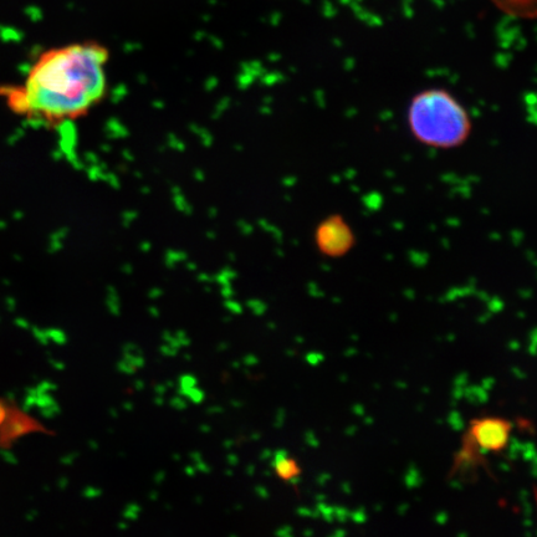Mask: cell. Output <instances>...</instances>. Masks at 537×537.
<instances>
[{
    "label": "cell",
    "mask_w": 537,
    "mask_h": 537,
    "mask_svg": "<svg viewBox=\"0 0 537 537\" xmlns=\"http://www.w3.org/2000/svg\"><path fill=\"white\" fill-rule=\"evenodd\" d=\"M110 49L96 40L49 48L30 65L23 84L0 86L13 114L55 127L83 119L109 90Z\"/></svg>",
    "instance_id": "obj_1"
},
{
    "label": "cell",
    "mask_w": 537,
    "mask_h": 537,
    "mask_svg": "<svg viewBox=\"0 0 537 537\" xmlns=\"http://www.w3.org/2000/svg\"><path fill=\"white\" fill-rule=\"evenodd\" d=\"M408 125L414 137L434 148H454L469 137L472 124L468 112L446 90H424L413 97Z\"/></svg>",
    "instance_id": "obj_2"
},
{
    "label": "cell",
    "mask_w": 537,
    "mask_h": 537,
    "mask_svg": "<svg viewBox=\"0 0 537 537\" xmlns=\"http://www.w3.org/2000/svg\"><path fill=\"white\" fill-rule=\"evenodd\" d=\"M513 426L499 417L477 418L470 423L469 436L485 452L499 453L508 446Z\"/></svg>",
    "instance_id": "obj_3"
},
{
    "label": "cell",
    "mask_w": 537,
    "mask_h": 537,
    "mask_svg": "<svg viewBox=\"0 0 537 537\" xmlns=\"http://www.w3.org/2000/svg\"><path fill=\"white\" fill-rule=\"evenodd\" d=\"M316 242L322 253L329 257H342L354 247L355 235L345 219L330 217L317 228Z\"/></svg>",
    "instance_id": "obj_4"
},
{
    "label": "cell",
    "mask_w": 537,
    "mask_h": 537,
    "mask_svg": "<svg viewBox=\"0 0 537 537\" xmlns=\"http://www.w3.org/2000/svg\"><path fill=\"white\" fill-rule=\"evenodd\" d=\"M37 432L48 434V436L53 434L37 419L30 417L29 414L23 412L15 404L10 403L8 416L0 426V448H12L19 438Z\"/></svg>",
    "instance_id": "obj_5"
},
{
    "label": "cell",
    "mask_w": 537,
    "mask_h": 537,
    "mask_svg": "<svg viewBox=\"0 0 537 537\" xmlns=\"http://www.w3.org/2000/svg\"><path fill=\"white\" fill-rule=\"evenodd\" d=\"M501 12L519 19H537V0H490Z\"/></svg>",
    "instance_id": "obj_6"
},
{
    "label": "cell",
    "mask_w": 537,
    "mask_h": 537,
    "mask_svg": "<svg viewBox=\"0 0 537 537\" xmlns=\"http://www.w3.org/2000/svg\"><path fill=\"white\" fill-rule=\"evenodd\" d=\"M288 455V450H275L273 457H271L273 458L271 465H273V468L276 470V473L280 475V477L290 480L291 478L296 477V474H298V469H296L295 463L288 459Z\"/></svg>",
    "instance_id": "obj_7"
},
{
    "label": "cell",
    "mask_w": 537,
    "mask_h": 537,
    "mask_svg": "<svg viewBox=\"0 0 537 537\" xmlns=\"http://www.w3.org/2000/svg\"><path fill=\"white\" fill-rule=\"evenodd\" d=\"M179 387L177 392L179 396L186 397L187 392L198 386V380L192 375H183L178 378Z\"/></svg>",
    "instance_id": "obj_8"
},
{
    "label": "cell",
    "mask_w": 537,
    "mask_h": 537,
    "mask_svg": "<svg viewBox=\"0 0 537 537\" xmlns=\"http://www.w3.org/2000/svg\"><path fill=\"white\" fill-rule=\"evenodd\" d=\"M247 306L255 316H263L268 310V306L260 300H249Z\"/></svg>",
    "instance_id": "obj_9"
},
{
    "label": "cell",
    "mask_w": 537,
    "mask_h": 537,
    "mask_svg": "<svg viewBox=\"0 0 537 537\" xmlns=\"http://www.w3.org/2000/svg\"><path fill=\"white\" fill-rule=\"evenodd\" d=\"M184 398H188V400L194 404H199L204 401L206 395H204V392L201 390V388L194 387L192 390L187 392V395Z\"/></svg>",
    "instance_id": "obj_10"
},
{
    "label": "cell",
    "mask_w": 537,
    "mask_h": 537,
    "mask_svg": "<svg viewBox=\"0 0 537 537\" xmlns=\"http://www.w3.org/2000/svg\"><path fill=\"white\" fill-rule=\"evenodd\" d=\"M141 513V506L138 504H130L124 511V518L126 520L135 521L138 519V515Z\"/></svg>",
    "instance_id": "obj_11"
},
{
    "label": "cell",
    "mask_w": 537,
    "mask_h": 537,
    "mask_svg": "<svg viewBox=\"0 0 537 537\" xmlns=\"http://www.w3.org/2000/svg\"><path fill=\"white\" fill-rule=\"evenodd\" d=\"M117 367H119L120 372L126 373V375H134V373L137 371V367L134 365V363L126 360V358H122V361L119 362Z\"/></svg>",
    "instance_id": "obj_12"
},
{
    "label": "cell",
    "mask_w": 537,
    "mask_h": 537,
    "mask_svg": "<svg viewBox=\"0 0 537 537\" xmlns=\"http://www.w3.org/2000/svg\"><path fill=\"white\" fill-rule=\"evenodd\" d=\"M162 339L165 341V344L171 345L172 347H175L177 350H181L182 347L179 345L178 340L176 339V336L172 334V332L166 330L162 334Z\"/></svg>",
    "instance_id": "obj_13"
},
{
    "label": "cell",
    "mask_w": 537,
    "mask_h": 537,
    "mask_svg": "<svg viewBox=\"0 0 537 537\" xmlns=\"http://www.w3.org/2000/svg\"><path fill=\"white\" fill-rule=\"evenodd\" d=\"M170 406L177 409V411H184V409H187L188 403L184 400V397L177 396L172 398Z\"/></svg>",
    "instance_id": "obj_14"
},
{
    "label": "cell",
    "mask_w": 537,
    "mask_h": 537,
    "mask_svg": "<svg viewBox=\"0 0 537 537\" xmlns=\"http://www.w3.org/2000/svg\"><path fill=\"white\" fill-rule=\"evenodd\" d=\"M285 418H286L285 408L281 407V408L278 409V412H276L274 427L276 429L283 428L284 423H285Z\"/></svg>",
    "instance_id": "obj_15"
},
{
    "label": "cell",
    "mask_w": 537,
    "mask_h": 537,
    "mask_svg": "<svg viewBox=\"0 0 537 537\" xmlns=\"http://www.w3.org/2000/svg\"><path fill=\"white\" fill-rule=\"evenodd\" d=\"M224 306L232 314H235V315L243 314L242 306H240V304L238 303H235V301L233 300L228 299L227 301H225Z\"/></svg>",
    "instance_id": "obj_16"
},
{
    "label": "cell",
    "mask_w": 537,
    "mask_h": 537,
    "mask_svg": "<svg viewBox=\"0 0 537 537\" xmlns=\"http://www.w3.org/2000/svg\"><path fill=\"white\" fill-rule=\"evenodd\" d=\"M175 336L181 347H188L189 345H191V339H189L188 335L186 334V331L178 330L176 331Z\"/></svg>",
    "instance_id": "obj_17"
},
{
    "label": "cell",
    "mask_w": 537,
    "mask_h": 537,
    "mask_svg": "<svg viewBox=\"0 0 537 537\" xmlns=\"http://www.w3.org/2000/svg\"><path fill=\"white\" fill-rule=\"evenodd\" d=\"M160 352L166 357H176L179 350L175 349V347H172L171 345L165 344L160 347Z\"/></svg>",
    "instance_id": "obj_18"
},
{
    "label": "cell",
    "mask_w": 537,
    "mask_h": 537,
    "mask_svg": "<svg viewBox=\"0 0 537 537\" xmlns=\"http://www.w3.org/2000/svg\"><path fill=\"white\" fill-rule=\"evenodd\" d=\"M9 404V402L4 401L2 400V398H0V426H2L5 421V418H7L8 416Z\"/></svg>",
    "instance_id": "obj_19"
},
{
    "label": "cell",
    "mask_w": 537,
    "mask_h": 537,
    "mask_svg": "<svg viewBox=\"0 0 537 537\" xmlns=\"http://www.w3.org/2000/svg\"><path fill=\"white\" fill-rule=\"evenodd\" d=\"M142 350L135 344H126L124 346V355H141Z\"/></svg>",
    "instance_id": "obj_20"
},
{
    "label": "cell",
    "mask_w": 537,
    "mask_h": 537,
    "mask_svg": "<svg viewBox=\"0 0 537 537\" xmlns=\"http://www.w3.org/2000/svg\"><path fill=\"white\" fill-rule=\"evenodd\" d=\"M243 363L247 367H254L258 365L259 358L255 355H247L243 358Z\"/></svg>",
    "instance_id": "obj_21"
},
{
    "label": "cell",
    "mask_w": 537,
    "mask_h": 537,
    "mask_svg": "<svg viewBox=\"0 0 537 537\" xmlns=\"http://www.w3.org/2000/svg\"><path fill=\"white\" fill-rule=\"evenodd\" d=\"M275 535L279 537H291L293 536V528L291 526H283V528L275 531Z\"/></svg>",
    "instance_id": "obj_22"
},
{
    "label": "cell",
    "mask_w": 537,
    "mask_h": 537,
    "mask_svg": "<svg viewBox=\"0 0 537 537\" xmlns=\"http://www.w3.org/2000/svg\"><path fill=\"white\" fill-rule=\"evenodd\" d=\"M305 439L306 443H308L310 447L316 448L317 446H319V442H317V439L313 432H306Z\"/></svg>",
    "instance_id": "obj_23"
},
{
    "label": "cell",
    "mask_w": 537,
    "mask_h": 537,
    "mask_svg": "<svg viewBox=\"0 0 537 537\" xmlns=\"http://www.w3.org/2000/svg\"><path fill=\"white\" fill-rule=\"evenodd\" d=\"M194 467H196L197 472L199 473L208 474L212 472L211 467H209L208 464L204 463L203 460H201V462L196 463Z\"/></svg>",
    "instance_id": "obj_24"
},
{
    "label": "cell",
    "mask_w": 537,
    "mask_h": 537,
    "mask_svg": "<svg viewBox=\"0 0 537 537\" xmlns=\"http://www.w3.org/2000/svg\"><path fill=\"white\" fill-rule=\"evenodd\" d=\"M322 358L324 357H322L321 355L310 354L306 356V361H308L310 365L316 366L317 363H320L322 361Z\"/></svg>",
    "instance_id": "obj_25"
},
{
    "label": "cell",
    "mask_w": 537,
    "mask_h": 537,
    "mask_svg": "<svg viewBox=\"0 0 537 537\" xmlns=\"http://www.w3.org/2000/svg\"><path fill=\"white\" fill-rule=\"evenodd\" d=\"M255 493L259 496L260 499L267 500L269 499V492L267 488L264 487H257L255 488Z\"/></svg>",
    "instance_id": "obj_26"
},
{
    "label": "cell",
    "mask_w": 537,
    "mask_h": 537,
    "mask_svg": "<svg viewBox=\"0 0 537 537\" xmlns=\"http://www.w3.org/2000/svg\"><path fill=\"white\" fill-rule=\"evenodd\" d=\"M227 462L230 465V467H232V468L237 467V465H239L238 455L229 454L228 457H227Z\"/></svg>",
    "instance_id": "obj_27"
},
{
    "label": "cell",
    "mask_w": 537,
    "mask_h": 537,
    "mask_svg": "<svg viewBox=\"0 0 537 537\" xmlns=\"http://www.w3.org/2000/svg\"><path fill=\"white\" fill-rule=\"evenodd\" d=\"M165 479H166V472H163V470H160V472H157L155 475V478H153L156 484H161L165 482Z\"/></svg>",
    "instance_id": "obj_28"
},
{
    "label": "cell",
    "mask_w": 537,
    "mask_h": 537,
    "mask_svg": "<svg viewBox=\"0 0 537 537\" xmlns=\"http://www.w3.org/2000/svg\"><path fill=\"white\" fill-rule=\"evenodd\" d=\"M184 473H186L189 478H194L196 477L197 469L196 467H193V465H189V467L184 468Z\"/></svg>",
    "instance_id": "obj_29"
},
{
    "label": "cell",
    "mask_w": 537,
    "mask_h": 537,
    "mask_svg": "<svg viewBox=\"0 0 537 537\" xmlns=\"http://www.w3.org/2000/svg\"><path fill=\"white\" fill-rule=\"evenodd\" d=\"M271 457H273V453L269 449H264L262 454H260V460H263V462H267Z\"/></svg>",
    "instance_id": "obj_30"
},
{
    "label": "cell",
    "mask_w": 537,
    "mask_h": 537,
    "mask_svg": "<svg viewBox=\"0 0 537 537\" xmlns=\"http://www.w3.org/2000/svg\"><path fill=\"white\" fill-rule=\"evenodd\" d=\"M167 391L166 385H157L155 388L156 395L165 396Z\"/></svg>",
    "instance_id": "obj_31"
},
{
    "label": "cell",
    "mask_w": 537,
    "mask_h": 537,
    "mask_svg": "<svg viewBox=\"0 0 537 537\" xmlns=\"http://www.w3.org/2000/svg\"><path fill=\"white\" fill-rule=\"evenodd\" d=\"M189 458H191L194 463H198V462H201V460H203L202 454L199 452H192L191 454H189Z\"/></svg>",
    "instance_id": "obj_32"
},
{
    "label": "cell",
    "mask_w": 537,
    "mask_h": 537,
    "mask_svg": "<svg viewBox=\"0 0 537 537\" xmlns=\"http://www.w3.org/2000/svg\"><path fill=\"white\" fill-rule=\"evenodd\" d=\"M298 514L300 516H303V518H308V516H316L315 514L311 513L309 509H306V508L298 509Z\"/></svg>",
    "instance_id": "obj_33"
},
{
    "label": "cell",
    "mask_w": 537,
    "mask_h": 537,
    "mask_svg": "<svg viewBox=\"0 0 537 537\" xmlns=\"http://www.w3.org/2000/svg\"><path fill=\"white\" fill-rule=\"evenodd\" d=\"M148 313L153 317V319H158L161 316L160 309L157 308H148Z\"/></svg>",
    "instance_id": "obj_34"
},
{
    "label": "cell",
    "mask_w": 537,
    "mask_h": 537,
    "mask_svg": "<svg viewBox=\"0 0 537 537\" xmlns=\"http://www.w3.org/2000/svg\"><path fill=\"white\" fill-rule=\"evenodd\" d=\"M224 409L222 407H219V406H213L211 408H208V413L209 414H219V413H223Z\"/></svg>",
    "instance_id": "obj_35"
},
{
    "label": "cell",
    "mask_w": 537,
    "mask_h": 537,
    "mask_svg": "<svg viewBox=\"0 0 537 537\" xmlns=\"http://www.w3.org/2000/svg\"><path fill=\"white\" fill-rule=\"evenodd\" d=\"M134 387H135L136 391H143V390H145V382H143L141 380H137L134 383Z\"/></svg>",
    "instance_id": "obj_36"
},
{
    "label": "cell",
    "mask_w": 537,
    "mask_h": 537,
    "mask_svg": "<svg viewBox=\"0 0 537 537\" xmlns=\"http://www.w3.org/2000/svg\"><path fill=\"white\" fill-rule=\"evenodd\" d=\"M212 428L211 426H208V424H202V426H199V432H202L204 434L211 433Z\"/></svg>",
    "instance_id": "obj_37"
},
{
    "label": "cell",
    "mask_w": 537,
    "mask_h": 537,
    "mask_svg": "<svg viewBox=\"0 0 537 537\" xmlns=\"http://www.w3.org/2000/svg\"><path fill=\"white\" fill-rule=\"evenodd\" d=\"M155 404L157 407H162L165 404V397L156 395Z\"/></svg>",
    "instance_id": "obj_38"
},
{
    "label": "cell",
    "mask_w": 537,
    "mask_h": 537,
    "mask_svg": "<svg viewBox=\"0 0 537 537\" xmlns=\"http://www.w3.org/2000/svg\"><path fill=\"white\" fill-rule=\"evenodd\" d=\"M229 349V344L227 342H221V344L218 345L217 350L219 352L227 351Z\"/></svg>",
    "instance_id": "obj_39"
},
{
    "label": "cell",
    "mask_w": 537,
    "mask_h": 537,
    "mask_svg": "<svg viewBox=\"0 0 537 537\" xmlns=\"http://www.w3.org/2000/svg\"><path fill=\"white\" fill-rule=\"evenodd\" d=\"M233 446H234V442H233V441H229V439H227V441H225V442L223 443V448H224V449H227V450L232 449Z\"/></svg>",
    "instance_id": "obj_40"
},
{
    "label": "cell",
    "mask_w": 537,
    "mask_h": 537,
    "mask_svg": "<svg viewBox=\"0 0 537 537\" xmlns=\"http://www.w3.org/2000/svg\"><path fill=\"white\" fill-rule=\"evenodd\" d=\"M100 494L101 492H99V490L89 489V492L86 495L91 496V498H96V496H99Z\"/></svg>",
    "instance_id": "obj_41"
},
{
    "label": "cell",
    "mask_w": 537,
    "mask_h": 537,
    "mask_svg": "<svg viewBox=\"0 0 537 537\" xmlns=\"http://www.w3.org/2000/svg\"><path fill=\"white\" fill-rule=\"evenodd\" d=\"M158 498H160V494H158L157 492H151L150 494H148V499H150L151 501H156Z\"/></svg>",
    "instance_id": "obj_42"
},
{
    "label": "cell",
    "mask_w": 537,
    "mask_h": 537,
    "mask_svg": "<svg viewBox=\"0 0 537 537\" xmlns=\"http://www.w3.org/2000/svg\"><path fill=\"white\" fill-rule=\"evenodd\" d=\"M230 404H232V407L235 409H239L243 407V403L237 400H233L232 402H230Z\"/></svg>",
    "instance_id": "obj_43"
},
{
    "label": "cell",
    "mask_w": 537,
    "mask_h": 537,
    "mask_svg": "<svg viewBox=\"0 0 537 537\" xmlns=\"http://www.w3.org/2000/svg\"><path fill=\"white\" fill-rule=\"evenodd\" d=\"M247 474L249 475V477H253V475L255 474V467H254V465H248V467H247Z\"/></svg>",
    "instance_id": "obj_44"
},
{
    "label": "cell",
    "mask_w": 537,
    "mask_h": 537,
    "mask_svg": "<svg viewBox=\"0 0 537 537\" xmlns=\"http://www.w3.org/2000/svg\"><path fill=\"white\" fill-rule=\"evenodd\" d=\"M260 437H262V434L255 432L252 434V436H250V439H252L254 442H257L260 441Z\"/></svg>",
    "instance_id": "obj_45"
},
{
    "label": "cell",
    "mask_w": 537,
    "mask_h": 537,
    "mask_svg": "<svg viewBox=\"0 0 537 537\" xmlns=\"http://www.w3.org/2000/svg\"><path fill=\"white\" fill-rule=\"evenodd\" d=\"M125 411H134V404L131 402L124 403Z\"/></svg>",
    "instance_id": "obj_46"
},
{
    "label": "cell",
    "mask_w": 537,
    "mask_h": 537,
    "mask_svg": "<svg viewBox=\"0 0 537 537\" xmlns=\"http://www.w3.org/2000/svg\"><path fill=\"white\" fill-rule=\"evenodd\" d=\"M268 329H270L271 331H275L276 329H278V326H276V324H274V322H268Z\"/></svg>",
    "instance_id": "obj_47"
},
{
    "label": "cell",
    "mask_w": 537,
    "mask_h": 537,
    "mask_svg": "<svg viewBox=\"0 0 537 537\" xmlns=\"http://www.w3.org/2000/svg\"><path fill=\"white\" fill-rule=\"evenodd\" d=\"M232 367L234 368V370H239V368L242 367V363H240L239 361H234L232 363Z\"/></svg>",
    "instance_id": "obj_48"
},
{
    "label": "cell",
    "mask_w": 537,
    "mask_h": 537,
    "mask_svg": "<svg viewBox=\"0 0 537 537\" xmlns=\"http://www.w3.org/2000/svg\"><path fill=\"white\" fill-rule=\"evenodd\" d=\"M181 454H173V460H175V462H181Z\"/></svg>",
    "instance_id": "obj_49"
},
{
    "label": "cell",
    "mask_w": 537,
    "mask_h": 537,
    "mask_svg": "<svg viewBox=\"0 0 537 537\" xmlns=\"http://www.w3.org/2000/svg\"><path fill=\"white\" fill-rule=\"evenodd\" d=\"M165 385L167 388H175V383L172 381H166Z\"/></svg>",
    "instance_id": "obj_50"
},
{
    "label": "cell",
    "mask_w": 537,
    "mask_h": 537,
    "mask_svg": "<svg viewBox=\"0 0 537 537\" xmlns=\"http://www.w3.org/2000/svg\"><path fill=\"white\" fill-rule=\"evenodd\" d=\"M127 528H129V525L125 524V523H121L119 524V529L121 530H127Z\"/></svg>",
    "instance_id": "obj_51"
},
{
    "label": "cell",
    "mask_w": 537,
    "mask_h": 537,
    "mask_svg": "<svg viewBox=\"0 0 537 537\" xmlns=\"http://www.w3.org/2000/svg\"><path fill=\"white\" fill-rule=\"evenodd\" d=\"M110 412L112 414V417H114V418L119 417V413H117L114 408H112Z\"/></svg>",
    "instance_id": "obj_52"
},
{
    "label": "cell",
    "mask_w": 537,
    "mask_h": 537,
    "mask_svg": "<svg viewBox=\"0 0 537 537\" xmlns=\"http://www.w3.org/2000/svg\"><path fill=\"white\" fill-rule=\"evenodd\" d=\"M263 474H264V477H265V478H270V477H271V472H270V470H265V472H264Z\"/></svg>",
    "instance_id": "obj_53"
},
{
    "label": "cell",
    "mask_w": 537,
    "mask_h": 537,
    "mask_svg": "<svg viewBox=\"0 0 537 537\" xmlns=\"http://www.w3.org/2000/svg\"><path fill=\"white\" fill-rule=\"evenodd\" d=\"M158 295H161V293H158V291H155V293L151 294V298L156 299Z\"/></svg>",
    "instance_id": "obj_54"
},
{
    "label": "cell",
    "mask_w": 537,
    "mask_h": 537,
    "mask_svg": "<svg viewBox=\"0 0 537 537\" xmlns=\"http://www.w3.org/2000/svg\"><path fill=\"white\" fill-rule=\"evenodd\" d=\"M183 357H184V360H186V361H191V360H192V356H191V355L186 354V355H184Z\"/></svg>",
    "instance_id": "obj_55"
},
{
    "label": "cell",
    "mask_w": 537,
    "mask_h": 537,
    "mask_svg": "<svg viewBox=\"0 0 537 537\" xmlns=\"http://www.w3.org/2000/svg\"><path fill=\"white\" fill-rule=\"evenodd\" d=\"M225 475H227V477H233L232 470H227V472H225Z\"/></svg>",
    "instance_id": "obj_56"
},
{
    "label": "cell",
    "mask_w": 537,
    "mask_h": 537,
    "mask_svg": "<svg viewBox=\"0 0 537 537\" xmlns=\"http://www.w3.org/2000/svg\"><path fill=\"white\" fill-rule=\"evenodd\" d=\"M286 355L290 356V357H293L295 356V352L294 351H286Z\"/></svg>",
    "instance_id": "obj_57"
},
{
    "label": "cell",
    "mask_w": 537,
    "mask_h": 537,
    "mask_svg": "<svg viewBox=\"0 0 537 537\" xmlns=\"http://www.w3.org/2000/svg\"><path fill=\"white\" fill-rule=\"evenodd\" d=\"M295 341L300 342V344H303L304 342L303 337H296Z\"/></svg>",
    "instance_id": "obj_58"
},
{
    "label": "cell",
    "mask_w": 537,
    "mask_h": 537,
    "mask_svg": "<svg viewBox=\"0 0 537 537\" xmlns=\"http://www.w3.org/2000/svg\"><path fill=\"white\" fill-rule=\"evenodd\" d=\"M224 322H229V321H232V317L230 316H225L224 319H223Z\"/></svg>",
    "instance_id": "obj_59"
},
{
    "label": "cell",
    "mask_w": 537,
    "mask_h": 537,
    "mask_svg": "<svg viewBox=\"0 0 537 537\" xmlns=\"http://www.w3.org/2000/svg\"><path fill=\"white\" fill-rule=\"evenodd\" d=\"M197 503H202V496H197Z\"/></svg>",
    "instance_id": "obj_60"
},
{
    "label": "cell",
    "mask_w": 537,
    "mask_h": 537,
    "mask_svg": "<svg viewBox=\"0 0 537 537\" xmlns=\"http://www.w3.org/2000/svg\"><path fill=\"white\" fill-rule=\"evenodd\" d=\"M304 535H306V536L313 535V533H311V531H305Z\"/></svg>",
    "instance_id": "obj_61"
},
{
    "label": "cell",
    "mask_w": 537,
    "mask_h": 537,
    "mask_svg": "<svg viewBox=\"0 0 537 537\" xmlns=\"http://www.w3.org/2000/svg\"><path fill=\"white\" fill-rule=\"evenodd\" d=\"M166 509H167V510H171V509H172V506H171V505H168V504H166Z\"/></svg>",
    "instance_id": "obj_62"
}]
</instances>
